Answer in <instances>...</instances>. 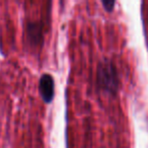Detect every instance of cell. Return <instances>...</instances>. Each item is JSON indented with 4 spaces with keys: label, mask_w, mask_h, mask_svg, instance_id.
Listing matches in <instances>:
<instances>
[{
    "label": "cell",
    "mask_w": 148,
    "mask_h": 148,
    "mask_svg": "<svg viewBox=\"0 0 148 148\" xmlns=\"http://www.w3.org/2000/svg\"><path fill=\"white\" fill-rule=\"evenodd\" d=\"M97 84L99 88L110 95H116L120 88V76L116 65L110 59H103L97 65Z\"/></svg>",
    "instance_id": "6da1fadb"
},
{
    "label": "cell",
    "mask_w": 148,
    "mask_h": 148,
    "mask_svg": "<svg viewBox=\"0 0 148 148\" xmlns=\"http://www.w3.org/2000/svg\"><path fill=\"white\" fill-rule=\"evenodd\" d=\"M39 91L43 101L50 105L55 97V81L51 74L44 73L39 80Z\"/></svg>",
    "instance_id": "7a4b0ae2"
},
{
    "label": "cell",
    "mask_w": 148,
    "mask_h": 148,
    "mask_svg": "<svg viewBox=\"0 0 148 148\" xmlns=\"http://www.w3.org/2000/svg\"><path fill=\"white\" fill-rule=\"evenodd\" d=\"M44 25L41 21H29L27 25V38L33 47L42 46L44 41Z\"/></svg>",
    "instance_id": "3957f363"
},
{
    "label": "cell",
    "mask_w": 148,
    "mask_h": 148,
    "mask_svg": "<svg viewBox=\"0 0 148 148\" xmlns=\"http://www.w3.org/2000/svg\"><path fill=\"white\" fill-rule=\"evenodd\" d=\"M101 4L107 12H112L115 8L116 2L115 1H101Z\"/></svg>",
    "instance_id": "277c9868"
}]
</instances>
